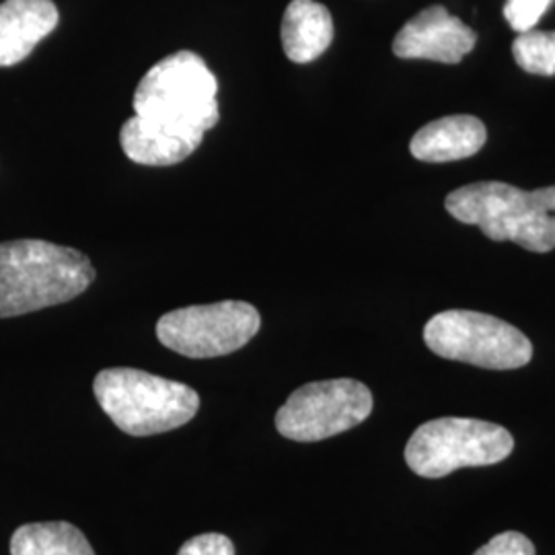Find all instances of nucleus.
I'll return each mask as SVG.
<instances>
[{"instance_id": "obj_4", "label": "nucleus", "mask_w": 555, "mask_h": 555, "mask_svg": "<svg viewBox=\"0 0 555 555\" xmlns=\"http://www.w3.org/2000/svg\"><path fill=\"white\" fill-rule=\"evenodd\" d=\"M219 80L194 52H176L155 64L134 93L140 118L183 132L206 134L219 124Z\"/></svg>"}, {"instance_id": "obj_17", "label": "nucleus", "mask_w": 555, "mask_h": 555, "mask_svg": "<svg viewBox=\"0 0 555 555\" xmlns=\"http://www.w3.org/2000/svg\"><path fill=\"white\" fill-rule=\"evenodd\" d=\"M474 555H535V545L522 533L506 531L490 539Z\"/></svg>"}, {"instance_id": "obj_10", "label": "nucleus", "mask_w": 555, "mask_h": 555, "mask_svg": "<svg viewBox=\"0 0 555 555\" xmlns=\"http://www.w3.org/2000/svg\"><path fill=\"white\" fill-rule=\"evenodd\" d=\"M52 0H7L0 4V66L27 59L43 38L59 27Z\"/></svg>"}, {"instance_id": "obj_16", "label": "nucleus", "mask_w": 555, "mask_h": 555, "mask_svg": "<svg viewBox=\"0 0 555 555\" xmlns=\"http://www.w3.org/2000/svg\"><path fill=\"white\" fill-rule=\"evenodd\" d=\"M552 2L554 0H506L504 17L515 31L525 34L535 29L537 23L545 15Z\"/></svg>"}, {"instance_id": "obj_14", "label": "nucleus", "mask_w": 555, "mask_h": 555, "mask_svg": "<svg viewBox=\"0 0 555 555\" xmlns=\"http://www.w3.org/2000/svg\"><path fill=\"white\" fill-rule=\"evenodd\" d=\"M11 555H95L89 539L70 522H31L11 537Z\"/></svg>"}, {"instance_id": "obj_7", "label": "nucleus", "mask_w": 555, "mask_h": 555, "mask_svg": "<svg viewBox=\"0 0 555 555\" xmlns=\"http://www.w3.org/2000/svg\"><path fill=\"white\" fill-rule=\"evenodd\" d=\"M373 412L371 389L354 378L315 380L298 387L278 410V433L295 442H319L348 433Z\"/></svg>"}, {"instance_id": "obj_15", "label": "nucleus", "mask_w": 555, "mask_h": 555, "mask_svg": "<svg viewBox=\"0 0 555 555\" xmlns=\"http://www.w3.org/2000/svg\"><path fill=\"white\" fill-rule=\"evenodd\" d=\"M513 56L529 75L555 77V31L531 29L518 34L513 43Z\"/></svg>"}, {"instance_id": "obj_13", "label": "nucleus", "mask_w": 555, "mask_h": 555, "mask_svg": "<svg viewBox=\"0 0 555 555\" xmlns=\"http://www.w3.org/2000/svg\"><path fill=\"white\" fill-rule=\"evenodd\" d=\"M334 41V20L315 0H293L282 20V48L288 60L307 64L318 60Z\"/></svg>"}, {"instance_id": "obj_11", "label": "nucleus", "mask_w": 555, "mask_h": 555, "mask_svg": "<svg viewBox=\"0 0 555 555\" xmlns=\"http://www.w3.org/2000/svg\"><path fill=\"white\" fill-rule=\"evenodd\" d=\"M202 139V134L183 132L140 116L126 119L119 132V144L126 157L149 167L178 165L198 151Z\"/></svg>"}, {"instance_id": "obj_8", "label": "nucleus", "mask_w": 555, "mask_h": 555, "mask_svg": "<svg viewBox=\"0 0 555 555\" xmlns=\"http://www.w3.org/2000/svg\"><path fill=\"white\" fill-rule=\"evenodd\" d=\"M261 327L258 309L243 300H222L176 309L157 321L160 344L181 357H227L249 344Z\"/></svg>"}, {"instance_id": "obj_9", "label": "nucleus", "mask_w": 555, "mask_h": 555, "mask_svg": "<svg viewBox=\"0 0 555 555\" xmlns=\"http://www.w3.org/2000/svg\"><path fill=\"white\" fill-rule=\"evenodd\" d=\"M477 34L444 7L433 4L408 21L393 40L397 59L459 64L474 48Z\"/></svg>"}, {"instance_id": "obj_5", "label": "nucleus", "mask_w": 555, "mask_h": 555, "mask_svg": "<svg viewBox=\"0 0 555 555\" xmlns=\"http://www.w3.org/2000/svg\"><path fill=\"white\" fill-rule=\"evenodd\" d=\"M515 438L494 422L476 417H438L422 424L405 447V463L420 477L438 479L465 467L504 461Z\"/></svg>"}, {"instance_id": "obj_2", "label": "nucleus", "mask_w": 555, "mask_h": 555, "mask_svg": "<svg viewBox=\"0 0 555 555\" xmlns=\"http://www.w3.org/2000/svg\"><path fill=\"white\" fill-rule=\"evenodd\" d=\"M444 208L492 241H513L533 254L555 249V185L525 192L502 181H477L451 192Z\"/></svg>"}, {"instance_id": "obj_12", "label": "nucleus", "mask_w": 555, "mask_h": 555, "mask_svg": "<svg viewBox=\"0 0 555 555\" xmlns=\"http://www.w3.org/2000/svg\"><path fill=\"white\" fill-rule=\"evenodd\" d=\"M488 140L486 124L476 116H447L420 128L410 151L424 163H451L477 155Z\"/></svg>"}, {"instance_id": "obj_18", "label": "nucleus", "mask_w": 555, "mask_h": 555, "mask_svg": "<svg viewBox=\"0 0 555 555\" xmlns=\"http://www.w3.org/2000/svg\"><path fill=\"white\" fill-rule=\"evenodd\" d=\"M178 555H235V545L227 535L204 533L188 539Z\"/></svg>"}, {"instance_id": "obj_3", "label": "nucleus", "mask_w": 555, "mask_h": 555, "mask_svg": "<svg viewBox=\"0 0 555 555\" xmlns=\"http://www.w3.org/2000/svg\"><path fill=\"white\" fill-rule=\"evenodd\" d=\"M93 393L101 410L130 437H153L181 428L198 414L199 396L178 380L139 369H105Z\"/></svg>"}, {"instance_id": "obj_1", "label": "nucleus", "mask_w": 555, "mask_h": 555, "mask_svg": "<svg viewBox=\"0 0 555 555\" xmlns=\"http://www.w3.org/2000/svg\"><path fill=\"white\" fill-rule=\"evenodd\" d=\"M93 280L91 261L77 249L40 238L0 243V319L68 302Z\"/></svg>"}, {"instance_id": "obj_6", "label": "nucleus", "mask_w": 555, "mask_h": 555, "mask_svg": "<svg viewBox=\"0 0 555 555\" xmlns=\"http://www.w3.org/2000/svg\"><path fill=\"white\" fill-rule=\"evenodd\" d=\"M426 346L440 358L490 371L522 369L533 358V344L515 325L477 311L451 309L424 327Z\"/></svg>"}]
</instances>
